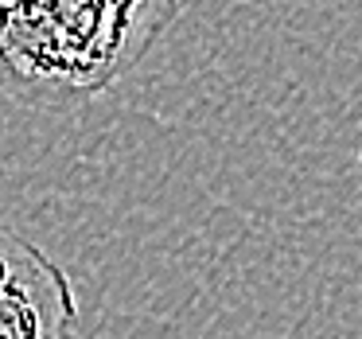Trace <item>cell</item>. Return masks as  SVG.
Here are the masks:
<instances>
[{
    "label": "cell",
    "mask_w": 362,
    "mask_h": 339,
    "mask_svg": "<svg viewBox=\"0 0 362 339\" xmlns=\"http://www.w3.org/2000/svg\"><path fill=\"white\" fill-rule=\"evenodd\" d=\"M180 12L183 0H0V94L78 110L141 67Z\"/></svg>",
    "instance_id": "obj_1"
},
{
    "label": "cell",
    "mask_w": 362,
    "mask_h": 339,
    "mask_svg": "<svg viewBox=\"0 0 362 339\" xmlns=\"http://www.w3.org/2000/svg\"><path fill=\"white\" fill-rule=\"evenodd\" d=\"M78 297L66 269L0 222V339H74Z\"/></svg>",
    "instance_id": "obj_2"
}]
</instances>
